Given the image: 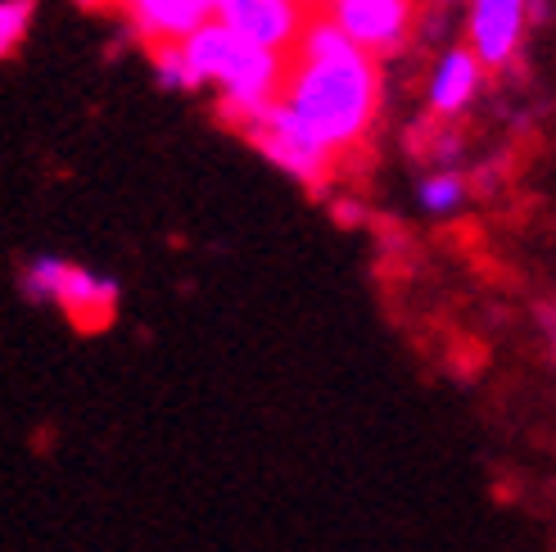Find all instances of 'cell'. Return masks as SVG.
Masks as SVG:
<instances>
[{
  "instance_id": "cell-11",
  "label": "cell",
  "mask_w": 556,
  "mask_h": 552,
  "mask_svg": "<svg viewBox=\"0 0 556 552\" xmlns=\"http://www.w3.org/2000/svg\"><path fill=\"white\" fill-rule=\"evenodd\" d=\"M462 200H466V177H457V173H434L421 181V204L430 213H453V209H462Z\"/></svg>"
},
{
  "instance_id": "cell-14",
  "label": "cell",
  "mask_w": 556,
  "mask_h": 552,
  "mask_svg": "<svg viewBox=\"0 0 556 552\" xmlns=\"http://www.w3.org/2000/svg\"><path fill=\"white\" fill-rule=\"evenodd\" d=\"M200 5H204V10H208V18H213V14L222 10V0H200Z\"/></svg>"
},
{
  "instance_id": "cell-10",
  "label": "cell",
  "mask_w": 556,
  "mask_h": 552,
  "mask_svg": "<svg viewBox=\"0 0 556 552\" xmlns=\"http://www.w3.org/2000/svg\"><path fill=\"white\" fill-rule=\"evenodd\" d=\"M27 27H33V0H0V60L23 46Z\"/></svg>"
},
{
  "instance_id": "cell-8",
  "label": "cell",
  "mask_w": 556,
  "mask_h": 552,
  "mask_svg": "<svg viewBox=\"0 0 556 552\" xmlns=\"http://www.w3.org/2000/svg\"><path fill=\"white\" fill-rule=\"evenodd\" d=\"M114 10L131 18V27L150 46L159 41H186L194 27L208 23V10L200 0H114Z\"/></svg>"
},
{
  "instance_id": "cell-6",
  "label": "cell",
  "mask_w": 556,
  "mask_h": 552,
  "mask_svg": "<svg viewBox=\"0 0 556 552\" xmlns=\"http://www.w3.org/2000/svg\"><path fill=\"white\" fill-rule=\"evenodd\" d=\"M213 18H222L244 41L290 60V50L299 46L303 27L313 18V5H303V0H222Z\"/></svg>"
},
{
  "instance_id": "cell-1",
  "label": "cell",
  "mask_w": 556,
  "mask_h": 552,
  "mask_svg": "<svg viewBox=\"0 0 556 552\" xmlns=\"http://www.w3.org/2000/svg\"><path fill=\"white\" fill-rule=\"evenodd\" d=\"M281 109L299 127H308L336 159L357 150L380 109L376 54L357 50L321 10H313L299 46L286 60Z\"/></svg>"
},
{
  "instance_id": "cell-9",
  "label": "cell",
  "mask_w": 556,
  "mask_h": 552,
  "mask_svg": "<svg viewBox=\"0 0 556 552\" xmlns=\"http://www.w3.org/2000/svg\"><path fill=\"white\" fill-rule=\"evenodd\" d=\"M480 81H484V64L476 60V54H470V46L448 50V54L439 60L434 77H430V114H434V118H457L462 109L476 100Z\"/></svg>"
},
{
  "instance_id": "cell-3",
  "label": "cell",
  "mask_w": 556,
  "mask_h": 552,
  "mask_svg": "<svg viewBox=\"0 0 556 552\" xmlns=\"http://www.w3.org/2000/svg\"><path fill=\"white\" fill-rule=\"evenodd\" d=\"M18 294L27 303H54L77 330H104L118 313V286L60 254H41L27 263L18 272Z\"/></svg>"
},
{
  "instance_id": "cell-15",
  "label": "cell",
  "mask_w": 556,
  "mask_h": 552,
  "mask_svg": "<svg viewBox=\"0 0 556 552\" xmlns=\"http://www.w3.org/2000/svg\"><path fill=\"white\" fill-rule=\"evenodd\" d=\"M303 5H313V10H317V5H321V0H303Z\"/></svg>"
},
{
  "instance_id": "cell-4",
  "label": "cell",
  "mask_w": 556,
  "mask_h": 552,
  "mask_svg": "<svg viewBox=\"0 0 556 552\" xmlns=\"http://www.w3.org/2000/svg\"><path fill=\"white\" fill-rule=\"evenodd\" d=\"M244 136L254 141V150H263V159H271L276 168L290 173L303 186H326V177L336 173V163H340L308 127H299L286 114L281 100H276L254 127H244Z\"/></svg>"
},
{
  "instance_id": "cell-13",
  "label": "cell",
  "mask_w": 556,
  "mask_h": 552,
  "mask_svg": "<svg viewBox=\"0 0 556 552\" xmlns=\"http://www.w3.org/2000/svg\"><path fill=\"white\" fill-rule=\"evenodd\" d=\"M336 217H340V223H344V227H357V223H363V217H367V213H363V209H357V204H336Z\"/></svg>"
},
{
  "instance_id": "cell-12",
  "label": "cell",
  "mask_w": 556,
  "mask_h": 552,
  "mask_svg": "<svg viewBox=\"0 0 556 552\" xmlns=\"http://www.w3.org/2000/svg\"><path fill=\"white\" fill-rule=\"evenodd\" d=\"M539 326H543V340L556 357V303H539Z\"/></svg>"
},
{
  "instance_id": "cell-5",
  "label": "cell",
  "mask_w": 556,
  "mask_h": 552,
  "mask_svg": "<svg viewBox=\"0 0 556 552\" xmlns=\"http://www.w3.org/2000/svg\"><path fill=\"white\" fill-rule=\"evenodd\" d=\"M340 33L367 54H394L416 18V0H321L317 5Z\"/></svg>"
},
{
  "instance_id": "cell-2",
  "label": "cell",
  "mask_w": 556,
  "mask_h": 552,
  "mask_svg": "<svg viewBox=\"0 0 556 552\" xmlns=\"http://www.w3.org/2000/svg\"><path fill=\"white\" fill-rule=\"evenodd\" d=\"M181 50H186L194 77H200V87H217L222 118L231 127H240V131L254 127L267 109L281 100L286 54H271L254 41H244L222 18L200 23L181 41Z\"/></svg>"
},
{
  "instance_id": "cell-7",
  "label": "cell",
  "mask_w": 556,
  "mask_h": 552,
  "mask_svg": "<svg viewBox=\"0 0 556 552\" xmlns=\"http://www.w3.org/2000/svg\"><path fill=\"white\" fill-rule=\"evenodd\" d=\"M534 0H470V54L484 68H507L520 50Z\"/></svg>"
}]
</instances>
